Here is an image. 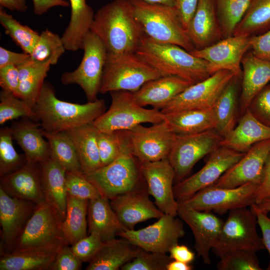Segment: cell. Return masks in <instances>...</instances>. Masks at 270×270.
I'll use <instances>...</instances> for the list:
<instances>
[{"label":"cell","instance_id":"cell-64","mask_svg":"<svg viewBox=\"0 0 270 270\" xmlns=\"http://www.w3.org/2000/svg\"><path fill=\"white\" fill-rule=\"evenodd\" d=\"M150 3L160 4L174 6L175 0H140Z\"/></svg>","mask_w":270,"mask_h":270},{"label":"cell","instance_id":"cell-34","mask_svg":"<svg viewBox=\"0 0 270 270\" xmlns=\"http://www.w3.org/2000/svg\"><path fill=\"white\" fill-rule=\"evenodd\" d=\"M70 17L62 39L66 50H82L84 39L90 32L94 14L86 0H70Z\"/></svg>","mask_w":270,"mask_h":270},{"label":"cell","instance_id":"cell-42","mask_svg":"<svg viewBox=\"0 0 270 270\" xmlns=\"http://www.w3.org/2000/svg\"><path fill=\"white\" fill-rule=\"evenodd\" d=\"M66 50L62 38L46 28L40 34L30 57L34 62L51 66L58 63Z\"/></svg>","mask_w":270,"mask_h":270},{"label":"cell","instance_id":"cell-2","mask_svg":"<svg viewBox=\"0 0 270 270\" xmlns=\"http://www.w3.org/2000/svg\"><path fill=\"white\" fill-rule=\"evenodd\" d=\"M33 110L44 130L58 132L94 122L106 111V107L102 99L84 104L60 100L53 86L44 82Z\"/></svg>","mask_w":270,"mask_h":270},{"label":"cell","instance_id":"cell-52","mask_svg":"<svg viewBox=\"0 0 270 270\" xmlns=\"http://www.w3.org/2000/svg\"><path fill=\"white\" fill-rule=\"evenodd\" d=\"M82 262L74 253L69 244H66L56 252L48 270H78L82 267Z\"/></svg>","mask_w":270,"mask_h":270},{"label":"cell","instance_id":"cell-50","mask_svg":"<svg viewBox=\"0 0 270 270\" xmlns=\"http://www.w3.org/2000/svg\"><path fill=\"white\" fill-rule=\"evenodd\" d=\"M248 109L258 120L270 128V84L266 86L254 97Z\"/></svg>","mask_w":270,"mask_h":270},{"label":"cell","instance_id":"cell-15","mask_svg":"<svg viewBox=\"0 0 270 270\" xmlns=\"http://www.w3.org/2000/svg\"><path fill=\"white\" fill-rule=\"evenodd\" d=\"M126 132L132 152L140 163L168 158L176 138L164 120L148 127L138 124Z\"/></svg>","mask_w":270,"mask_h":270},{"label":"cell","instance_id":"cell-9","mask_svg":"<svg viewBox=\"0 0 270 270\" xmlns=\"http://www.w3.org/2000/svg\"><path fill=\"white\" fill-rule=\"evenodd\" d=\"M257 224L256 216L250 208L244 207L230 210L212 249L213 252L220 258L235 250L257 252L265 249L257 232Z\"/></svg>","mask_w":270,"mask_h":270},{"label":"cell","instance_id":"cell-6","mask_svg":"<svg viewBox=\"0 0 270 270\" xmlns=\"http://www.w3.org/2000/svg\"><path fill=\"white\" fill-rule=\"evenodd\" d=\"M135 18L143 32L154 40L195 50L174 6L140 0H130Z\"/></svg>","mask_w":270,"mask_h":270},{"label":"cell","instance_id":"cell-8","mask_svg":"<svg viewBox=\"0 0 270 270\" xmlns=\"http://www.w3.org/2000/svg\"><path fill=\"white\" fill-rule=\"evenodd\" d=\"M110 93L112 102L109 108L93 122L100 132L128 130L142 123L154 124L164 120L160 110L148 109L138 104L132 92L116 90Z\"/></svg>","mask_w":270,"mask_h":270},{"label":"cell","instance_id":"cell-20","mask_svg":"<svg viewBox=\"0 0 270 270\" xmlns=\"http://www.w3.org/2000/svg\"><path fill=\"white\" fill-rule=\"evenodd\" d=\"M270 152V139L254 144L210 186L234 188L248 183L259 185L264 164Z\"/></svg>","mask_w":270,"mask_h":270},{"label":"cell","instance_id":"cell-49","mask_svg":"<svg viewBox=\"0 0 270 270\" xmlns=\"http://www.w3.org/2000/svg\"><path fill=\"white\" fill-rule=\"evenodd\" d=\"M97 140L102 167L113 162L119 155L121 150L120 131L106 132L99 130Z\"/></svg>","mask_w":270,"mask_h":270},{"label":"cell","instance_id":"cell-63","mask_svg":"<svg viewBox=\"0 0 270 270\" xmlns=\"http://www.w3.org/2000/svg\"><path fill=\"white\" fill-rule=\"evenodd\" d=\"M262 211L268 213L270 212V198L266 199L258 204H256Z\"/></svg>","mask_w":270,"mask_h":270},{"label":"cell","instance_id":"cell-43","mask_svg":"<svg viewBox=\"0 0 270 270\" xmlns=\"http://www.w3.org/2000/svg\"><path fill=\"white\" fill-rule=\"evenodd\" d=\"M0 23L6 33L21 48L23 52L30 55L40 34L28 26L21 24L1 7Z\"/></svg>","mask_w":270,"mask_h":270},{"label":"cell","instance_id":"cell-35","mask_svg":"<svg viewBox=\"0 0 270 270\" xmlns=\"http://www.w3.org/2000/svg\"><path fill=\"white\" fill-rule=\"evenodd\" d=\"M137 250V247L123 238L103 242L86 270H118L136 256Z\"/></svg>","mask_w":270,"mask_h":270},{"label":"cell","instance_id":"cell-37","mask_svg":"<svg viewBox=\"0 0 270 270\" xmlns=\"http://www.w3.org/2000/svg\"><path fill=\"white\" fill-rule=\"evenodd\" d=\"M88 201L68 196L66 216L62 222V228L67 242L71 246L88 236Z\"/></svg>","mask_w":270,"mask_h":270},{"label":"cell","instance_id":"cell-58","mask_svg":"<svg viewBox=\"0 0 270 270\" xmlns=\"http://www.w3.org/2000/svg\"><path fill=\"white\" fill-rule=\"evenodd\" d=\"M30 58V55L24 52H16L0 47V68L9 65L18 66Z\"/></svg>","mask_w":270,"mask_h":270},{"label":"cell","instance_id":"cell-31","mask_svg":"<svg viewBox=\"0 0 270 270\" xmlns=\"http://www.w3.org/2000/svg\"><path fill=\"white\" fill-rule=\"evenodd\" d=\"M164 120L176 136H184L216 130L213 108L188 109L164 114Z\"/></svg>","mask_w":270,"mask_h":270},{"label":"cell","instance_id":"cell-30","mask_svg":"<svg viewBox=\"0 0 270 270\" xmlns=\"http://www.w3.org/2000/svg\"><path fill=\"white\" fill-rule=\"evenodd\" d=\"M88 232L100 234L103 242L116 238L126 229L112 208L110 200L102 196L89 200L88 208Z\"/></svg>","mask_w":270,"mask_h":270},{"label":"cell","instance_id":"cell-51","mask_svg":"<svg viewBox=\"0 0 270 270\" xmlns=\"http://www.w3.org/2000/svg\"><path fill=\"white\" fill-rule=\"evenodd\" d=\"M102 244L100 234L96 232H92L70 247L75 255L82 262H89L96 254Z\"/></svg>","mask_w":270,"mask_h":270},{"label":"cell","instance_id":"cell-40","mask_svg":"<svg viewBox=\"0 0 270 270\" xmlns=\"http://www.w3.org/2000/svg\"><path fill=\"white\" fill-rule=\"evenodd\" d=\"M56 254L14 252L1 254L0 270H48Z\"/></svg>","mask_w":270,"mask_h":270},{"label":"cell","instance_id":"cell-54","mask_svg":"<svg viewBox=\"0 0 270 270\" xmlns=\"http://www.w3.org/2000/svg\"><path fill=\"white\" fill-rule=\"evenodd\" d=\"M250 50L257 58L270 61V28L260 34L250 36Z\"/></svg>","mask_w":270,"mask_h":270},{"label":"cell","instance_id":"cell-25","mask_svg":"<svg viewBox=\"0 0 270 270\" xmlns=\"http://www.w3.org/2000/svg\"><path fill=\"white\" fill-rule=\"evenodd\" d=\"M194 84L175 76H164L145 83L133 92L140 106H150L160 110L186 88Z\"/></svg>","mask_w":270,"mask_h":270},{"label":"cell","instance_id":"cell-33","mask_svg":"<svg viewBox=\"0 0 270 270\" xmlns=\"http://www.w3.org/2000/svg\"><path fill=\"white\" fill-rule=\"evenodd\" d=\"M98 131L93 122L66 131L74 144L84 175L101 167L97 140Z\"/></svg>","mask_w":270,"mask_h":270},{"label":"cell","instance_id":"cell-41","mask_svg":"<svg viewBox=\"0 0 270 270\" xmlns=\"http://www.w3.org/2000/svg\"><path fill=\"white\" fill-rule=\"evenodd\" d=\"M250 2V0H214L223 38L233 36Z\"/></svg>","mask_w":270,"mask_h":270},{"label":"cell","instance_id":"cell-10","mask_svg":"<svg viewBox=\"0 0 270 270\" xmlns=\"http://www.w3.org/2000/svg\"><path fill=\"white\" fill-rule=\"evenodd\" d=\"M82 50L84 56L79 66L73 71L63 73L60 81L64 85H78L88 102H93L100 92L107 51L100 38L90 30L84 39Z\"/></svg>","mask_w":270,"mask_h":270},{"label":"cell","instance_id":"cell-56","mask_svg":"<svg viewBox=\"0 0 270 270\" xmlns=\"http://www.w3.org/2000/svg\"><path fill=\"white\" fill-rule=\"evenodd\" d=\"M270 198V152L262 170L260 182L257 189L256 204H258Z\"/></svg>","mask_w":270,"mask_h":270},{"label":"cell","instance_id":"cell-17","mask_svg":"<svg viewBox=\"0 0 270 270\" xmlns=\"http://www.w3.org/2000/svg\"><path fill=\"white\" fill-rule=\"evenodd\" d=\"M250 50V36L240 35L224 38L208 47L190 52L208 62L211 75L227 70L242 78V60Z\"/></svg>","mask_w":270,"mask_h":270},{"label":"cell","instance_id":"cell-18","mask_svg":"<svg viewBox=\"0 0 270 270\" xmlns=\"http://www.w3.org/2000/svg\"><path fill=\"white\" fill-rule=\"evenodd\" d=\"M140 164L148 192L154 198L155 204L164 214L176 216L178 202L173 190L175 174L168 158Z\"/></svg>","mask_w":270,"mask_h":270},{"label":"cell","instance_id":"cell-4","mask_svg":"<svg viewBox=\"0 0 270 270\" xmlns=\"http://www.w3.org/2000/svg\"><path fill=\"white\" fill-rule=\"evenodd\" d=\"M62 222L51 204L46 202L36 204L12 252L56 254L61 248L69 244L64 234Z\"/></svg>","mask_w":270,"mask_h":270},{"label":"cell","instance_id":"cell-47","mask_svg":"<svg viewBox=\"0 0 270 270\" xmlns=\"http://www.w3.org/2000/svg\"><path fill=\"white\" fill-rule=\"evenodd\" d=\"M172 259L164 253L150 252L138 248L136 256L124 265L122 270H167Z\"/></svg>","mask_w":270,"mask_h":270},{"label":"cell","instance_id":"cell-62","mask_svg":"<svg viewBox=\"0 0 270 270\" xmlns=\"http://www.w3.org/2000/svg\"><path fill=\"white\" fill-rule=\"evenodd\" d=\"M167 270H192L193 266L190 264L178 260H171L167 266Z\"/></svg>","mask_w":270,"mask_h":270},{"label":"cell","instance_id":"cell-19","mask_svg":"<svg viewBox=\"0 0 270 270\" xmlns=\"http://www.w3.org/2000/svg\"><path fill=\"white\" fill-rule=\"evenodd\" d=\"M177 215L192 230L198 256L204 264H210V251L217 241L224 221L212 212L198 210L180 202Z\"/></svg>","mask_w":270,"mask_h":270},{"label":"cell","instance_id":"cell-39","mask_svg":"<svg viewBox=\"0 0 270 270\" xmlns=\"http://www.w3.org/2000/svg\"><path fill=\"white\" fill-rule=\"evenodd\" d=\"M270 28V0H250L248 8L233 36H251Z\"/></svg>","mask_w":270,"mask_h":270},{"label":"cell","instance_id":"cell-27","mask_svg":"<svg viewBox=\"0 0 270 270\" xmlns=\"http://www.w3.org/2000/svg\"><path fill=\"white\" fill-rule=\"evenodd\" d=\"M242 66L240 116L248 108L254 97L270 82V61L257 58L250 50L244 56Z\"/></svg>","mask_w":270,"mask_h":270},{"label":"cell","instance_id":"cell-32","mask_svg":"<svg viewBox=\"0 0 270 270\" xmlns=\"http://www.w3.org/2000/svg\"><path fill=\"white\" fill-rule=\"evenodd\" d=\"M242 78L234 76L217 98L213 110L216 120V130L223 138L236 126L240 118V86Z\"/></svg>","mask_w":270,"mask_h":270},{"label":"cell","instance_id":"cell-38","mask_svg":"<svg viewBox=\"0 0 270 270\" xmlns=\"http://www.w3.org/2000/svg\"><path fill=\"white\" fill-rule=\"evenodd\" d=\"M42 133L50 146V158L66 172H82L76 148L68 133L66 131L50 132L44 130Z\"/></svg>","mask_w":270,"mask_h":270},{"label":"cell","instance_id":"cell-36","mask_svg":"<svg viewBox=\"0 0 270 270\" xmlns=\"http://www.w3.org/2000/svg\"><path fill=\"white\" fill-rule=\"evenodd\" d=\"M50 65L38 63L30 58L18 66L20 84L18 98L26 102L32 108L44 83Z\"/></svg>","mask_w":270,"mask_h":270},{"label":"cell","instance_id":"cell-45","mask_svg":"<svg viewBox=\"0 0 270 270\" xmlns=\"http://www.w3.org/2000/svg\"><path fill=\"white\" fill-rule=\"evenodd\" d=\"M10 128L0 129V177L17 170L26 162L24 154H18L12 144Z\"/></svg>","mask_w":270,"mask_h":270},{"label":"cell","instance_id":"cell-23","mask_svg":"<svg viewBox=\"0 0 270 270\" xmlns=\"http://www.w3.org/2000/svg\"><path fill=\"white\" fill-rule=\"evenodd\" d=\"M0 188L10 196L32 201L45 202L40 164L27 162L17 170L0 177Z\"/></svg>","mask_w":270,"mask_h":270},{"label":"cell","instance_id":"cell-24","mask_svg":"<svg viewBox=\"0 0 270 270\" xmlns=\"http://www.w3.org/2000/svg\"><path fill=\"white\" fill-rule=\"evenodd\" d=\"M186 32L195 50L208 47L223 38L214 0H199Z\"/></svg>","mask_w":270,"mask_h":270},{"label":"cell","instance_id":"cell-46","mask_svg":"<svg viewBox=\"0 0 270 270\" xmlns=\"http://www.w3.org/2000/svg\"><path fill=\"white\" fill-rule=\"evenodd\" d=\"M218 270H261L256 252L238 250L228 252L220 258Z\"/></svg>","mask_w":270,"mask_h":270},{"label":"cell","instance_id":"cell-12","mask_svg":"<svg viewBox=\"0 0 270 270\" xmlns=\"http://www.w3.org/2000/svg\"><path fill=\"white\" fill-rule=\"evenodd\" d=\"M184 233L180 220L164 214L151 225L138 230L126 228L118 236L146 251L166 254Z\"/></svg>","mask_w":270,"mask_h":270},{"label":"cell","instance_id":"cell-14","mask_svg":"<svg viewBox=\"0 0 270 270\" xmlns=\"http://www.w3.org/2000/svg\"><path fill=\"white\" fill-rule=\"evenodd\" d=\"M244 154L224 146H218L209 154L206 164L199 171L174 186L176 200L182 202L213 184Z\"/></svg>","mask_w":270,"mask_h":270},{"label":"cell","instance_id":"cell-29","mask_svg":"<svg viewBox=\"0 0 270 270\" xmlns=\"http://www.w3.org/2000/svg\"><path fill=\"white\" fill-rule=\"evenodd\" d=\"M40 164L45 202L56 208L63 220L66 218L67 206L66 171L50 158Z\"/></svg>","mask_w":270,"mask_h":270},{"label":"cell","instance_id":"cell-21","mask_svg":"<svg viewBox=\"0 0 270 270\" xmlns=\"http://www.w3.org/2000/svg\"><path fill=\"white\" fill-rule=\"evenodd\" d=\"M36 204L10 196L0 188V223L2 252L12 250L17 239Z\"/></svg>","mask_w":270,"mask_h":270},{"label":"cell","instance_id":"cell-3","mask_svg":"<svg viewBox=\"0 0 270 270\" xmlns=\"http://www.w3.org/2000/svg\"><path fill=\"white\" fill-rule=\"evenodd\" d=\"M136 53L162 76H175L193 84L211 76L208 62L184 48L144 35Z\"/></svg>","mask_w":270,"mask_h":270},{"label":"cell","instance_id":"cell-57","mask_svg":"<svg viewBox=\"0 0 270 270\" xmlns=\"http://www.w3.org/2000/svg\"><path fill=\"white\" fill-rule=\"evenodd\" d=\"M198 1L199 0H175L174 6L186 30L196 9Z\"/></svg>","mask_w":270,"mask_h":270},{"label":"cell","instance_id":"cell-53","mask_svg":"<svg viewBox=\"0 0 270 270\" xmlns=\"http://www.w3.org/2000/svg\"><path fill=\"white\" fill-rule=\"evenodd\" d=\"M19 84V70L17 66L9 65L0 68V86L2 90L18 97Z\"/></svg>","mask_w":270,"mask_h":270},{"label":"cell","instance_id":"cell-26","mask_svg":"<svg viewBox=\"0 0 270 270\" xmlns=\"http://www.w3.org/2000/svg\"><path fill=\"white\" fill-rule=\"evenodd\" d=\"M10 128L14 140L24 151L27 162L40 163L50 158V146L40 123L22 118L14 122Z\"/></svg>","mask_w":270,"mask_h":270},{"label":"cell","instance_id":"cell-59","mask_svg":"<svg viewBox=\"0 0 270 270\" xmlns=\"http://www.w3.org/2000/svg\"><path fill=\"white\" fill-rule=\"evenodd\" d=\"M168 252L172 260L188 264L191 263L195 258V254L187 246L178 244L174 245Z\"/></svg>","mask_w":270,"mask_h":270},{"label":"cell","instance_id":"cell-60","mask_svg":"<svg viewBox=\"0 0 270 270\" xmlns=\"http://www.w3.org/2000/svg\"><path fill=\"white\" fill-rule=\"evenodd\" d=\"M33 11L35 14L40 16L55 6L68 7L70 2L65 0H32Z\"/></svg>","mask_w":270,"mask_h":270},{"label":"cell","instance_id":"cell-55","mask_svg":"<svg viewBox=\"0 0 270 270\" xmlns=\"http://www.w3.org/2000/svg\"><path fill=\"white\" fill-rule=\"evenodd\" d=\"M256 214L258 224L259 225L262 233V240L270 255V262L266 268L270 270V218L268 216V213L261 210L256 204L250 206Z\"/></svg>","mask_w":270,"mask_h":270},{"label":"cell","instance_id":"cell-16","mask_svg":"<svg viewBox=\"0 0 270 270\" xmlns=\"http://www.w3.org/2000/svg\"><path fill=\"white\" fill-rule=\"evenodd\" d=\"M234 76L227 70L218 71L188 87L160 110L167 114L184 110L213 108L222 92Z\"/></svg>","mask_w":270,"mask_h":270},{"label":"cell","instance_id":"cell-48","mask_svg":"<svg viewBox=\"0 0 270 270\" xmlns=\"http://www.w3.org/2000/svg\"><path fill=\"white\" fill-rule=\"evenodd\" d=\"M66 178L68 196L88 200L102 196L98 189L82 172H66Z\"/></svg>","mask_w":270,"mask_h":270},{"label":"cell","instance_id":"cell-13","mask_svg":"<svg viewBox=\"0 0 270 270\" xmlns=\"http://www.w3.org/2000/svg\"><path fill=\"white\" fill-rule=\"evenodd\" d=\"M258 186V184L254 183L234 188L210 186L182 202L198 210L213 212L222 215L230 210L256 204Z\"/></svg>","mask_w":270,"mask_h":270},{"label":"cell","instance_id":"cell-61","mask_svg":"<svg viewBox=\"0 0 270 270\" xmlns=\"http://www.w3.org/2000/svg\"><path fill=\"white\" fill-rule=\"evenodd\" d=\"M0 6L11 11L24 12L28 10L26 0H0Z\"/></svg>","mask_w":270,"mask_h":270},{"label":"cell","instance_id":"cell-28","mask_svg":"<svg viewBox=\"0 0 270 270\" xmlns=\"http://www.w3.org/2000/svg\"><path fill=\"white\" fill-rule=\"evenodd\" d=\"M270 139V128L258 120L248 108L236 127L222 138L220 145L246 152L254 144Z\"/></svg>","mask_w":270,"mask_h":270},{"label":"cell","instance_id":"cell-44","mask_svg":"<svg viewBox=\"0 0 270 270\" xmlns=\"http://www.w3.org/2000/svg\"><path fill=\"white\" fill-rule=\"evenodd\" d=\"M19 118H27L38 122L33 108L26 102L11 92L2 90L0 93V124Z\"/></svg>","mask_w":270,"mask_h":270},{"label":"cell","instance_id":"cell-11","mask_svg":"<svg viewBox=\"0 0 270 270\" xmlns=\"http://www.w3.org/2000/svg\"><path fill=\"white\" fill-rule=\"evenodd\" d=\"M222 138L216 130L176 136L168 157L174 172L176 183L184 180L198 160L220 146Z\"/></svg>","mask_w":270,"mask_h":270},{"label":"cell","instance_id":"cell-22","mask_svg":"<svg viewBox=\"0 0 270 270\" xmlns=\"http://www.w3.org/2000/svg\"><path fill=\"white\" fill-rule=\"evenodd\" d=\"M148 195L147 189L141 188L110 200L118 218L126 229L134 230L138 223L158 219L164 214L150 200Z\"/></svg>","mask_w":270,"mask_h":270},{"label":"cell","instance_id":"cell-5","mask_svg":"<svg viewBox=\"0 0 270 270\" xmlns=\"http://www.w3.org/2000/svg\"><path fill=\"white\" fill-rule=\"evenodd\" d=\"M121 150L110 164L102 166L86 178L109 200L112 198L141 188L142 176L140 164L134 156L126 130H120Z\"/></svg>","mask_w":270,"mask_h":270},{"label":"cell","instance_id":"cell-7","mask_svg":"<svg viewBox=\"0 0 270 270\" xmlns=\"http://www.w3.org/2000/svg\"><path fill=\"white\" fill-rule=\"evenodd\" d=\"M162 76L136 52H107L100 92L116 90L134 92L146 82Z\"/></svg>","mask_w":270,"mask_h":270},{"label":"cell","instance_id":"cell-1","mask_svg":"<svg viewBox=\"0 0 270 270\" xmlns=\"http://www.w3.org/2000/svg\"><path fill=\"white\" fill-rule=\"evenodd\" d=\"M90 31L104 44L107 52H136L144 35L136 20L130 0H114L94 14Z\"/></svg>","mask_w":270,"mask_h":270}]
</instances>
